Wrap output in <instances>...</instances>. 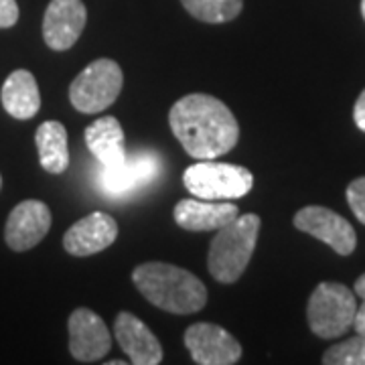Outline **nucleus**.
<instances>
[{
    "mask_svg": "<svg viewBox=\"0 0 365 365\" xmlns=\"http://www.w3.org/2000/svg\"><path fill=\"white\" fill-rule=\"evenodd\" d=\"M325 365H365V335H355L329 347L323 355Z\"/></svg>",
    "mask_w": 365,
    "mask_h": 365,
    "instance_id": "20",
    "label": "nucleus"
},
{
    "mask_svg": "<svg viewBox=\"0 0 365 365\" xmlns=\"http://www.w3.org/2000/svg\"><path fill=\"white\" fill-rule=\"evenodd\" d=\"M86 144L96 160L112 169L126 160V148H124V130L122 124L114 116L98 118L86 128Z\"/></svg>",
    "mask_w": 365,
    "mask_h": 365,
    "instance_id": "16",
    "label": "nucleus"
},
{
    "mask_svg": "<svg viewBox=\"0 0 365 365\" xmlns=\"http://www.w3.org/2000/svg\"><path fill=\"white\" fill-rule=\"evenodd\" d=\"M118 345L134 365H158L163 361V347L155 333L132 313H120L114 323Z\"/></svg>",
    "mask_w": 365,
    "mask_h": 365,
    "instance_id": "15",
    "label": "nucleus"
},
{
    "mask_svg": "<svg viewBox=\"0 0 365 365\" xmlns=\"http://www.w3.org/2000/svg\"><path fill=\"white\" fill-rule=\"evenodd\" d=\"M88 11L81 0H51L43 19V39L53 51L71 49L83 33Z\"/></svg>",
    "mask_w": 365,
    "mask_h": 365,
    "instance_id": "12",
    "label": "nucleus"
},
{
    "mask_svg": "<svg viewBox=\"0 0 365 365\" xmlns=\"http://www.w3.org/2000/svg\"><path fill=\"white\" fill-rule=\"evenodd\" d=\"M353 329L357 335H365V300L361 307H357V313H355V319H353Z\"/></svg>",
    "mask_w": 365,
    "mask_h": 365,
    "instance_id": "24",
    "label": "nucleus"
},
{
    "mask_svg": "<svg viewBox=\"0 0 365 365\" xmlns=\"http://www.w3.org/2000/svg\"><path fill=\"white\" fill-rule=\"evenodd\" d=\"M132 280L144 299L167 313H197L207 302L205 284L193 272L173 264H165V262L140 264L132 272Z\"/></svg>",
    "mask_w": 365,
    "mask_h": 365,
    "instance_id": "2",
    "label": "nucleus"
},
{
    "mask_svg": "<svg viewBox=\"0 0 365 365\" xmlns=\"http://www.w3.org/2000/svg\"><path fill=\"white\" fill-rule=\"evenodd\" d=\"M187 13L203 23H230L242 13V0H181Z\"/></svg>",
    "mask_w": 365,
    "mask_h": 365,
    "instance_id": "19",
    "label": "nucleus"
},
{
    "mask_svg": "<svg viewBox=\"0 0 365 365\" xmlns=\"http://www.w3.org/2000/svg\"><path fill=\"white\" fill-rule=\"evenodd\" d=\"M182 182L191 195L209 201L242 199L254 187V175L246 167L213 163V158L191 165L182 173Z\"/></svg>",
    "mask_w": 365,
    "mask_h": 365,
    "instance_id": "4",
    "label": "nucleus"
},
{
    "mask_svg": "<svg viewBox=\"0 0 365 365\" xmlns=\"http://www.w3.org/2000/svg\"><path fill=\"white\" fill-rule=\"evenodd\" d=\"M353 292L365 300V274H361V276L357 278V282H355V287H353Z\"/></svg>",
    "mask_w": 365,
    "mask_h": 365,
    "instance_id": "25",
    "label": "nucleus"
},
{
    "mask_svg": "<svg viewBox=\"0 0 365 365\" xmlns=\"http://www.w3.org/2000/svg\"><path fill=\"white\" fill-rule=\"evenodd\" d=\"M118 237V223L104 211H93L76 222L63 235V248L71 256H91L110 248Z\"/></svg>",
    "mask_w": 365,
    "mask_h": 365,
    "instance_id": "13",
    "label": "nucleus"
},
{
    "mask_svg": "<svg viewBox=\"0 0 365 365\" xmlns=\"http://www.w3.org/2000/svg\"><path fill=\"white\" fill-rule=\"evenodd\" d=\"M353 120L357 124V128L361 132H365V90L359 93L357 102H355V108H353Z\"/></svg>",
    "mask_w": 365,
    "mask_h": 365,
    "instance_id": "23",
    "label": "nucleus"
},
{
    "mask_svg": "<svg viewBox=\"0 0 365 365\" xmlns=\"http://www.w3.org/2000/svg\"><path fill=\"white\" fill-rule=\"evenodd\" d=\"M355 313V292L339 282H321L307 304L309 327L321 339H337L345 335L353 327Z\"/></svg>",
    "mask_w": 365,
    "mask_h": 365,
    "instance_id": "5",
    "label": "nucleus"
},
{
    "mask_svg": "<svg viewBox=\"0 0 365 365\" xmlns=\"http://www.w3.org/2000/svg\"><path fill=\"white\" fill-rule=\"evenodd\" d=\"M160 173V158L155 153H136L118 167L106 169L102 167L98 173V187L108 197H126L144 185L153 182Z\"/></svg>",
    "mask_w": 365,
    "mask_h": 365,
    "instance_id": "10",
    "label": "nucleus"
},
{
    "mask_svg": "<svg viewBox=\"0 0 365 365\" xmlns=\"http://www.w3.org/2000/svg\"><path fill=\"white\" fill-rule=\"evenodd\" d=\"M294 227L321 240L323 244L331 246L339 256H349L357 246V235L353 225L339 213L321 205H309L297 211Z\"/></svg>",
    "mask_w": 365,
    "mask_h": 365,
    "instance_id": "7",
    "label": "nucleus"
},
{
    "mask_svg": "<svg viewBox=\"0 0 365 365\" xmlns=\"http://www.w3.org/2000/svg\"><path fill=\"white\" fill-rule=\"evenodd\" d=\"M35 143H37V150H39L41 167L47 173L61 175L69 167L67 130L61 122H57V120L43 122L37 128Z\"/></svg>",
    "mask_w": 365,
    "mask_h": 365,
    "instance_id": "18",
    "label": "nucleus"
},
{
    "mask_svg": "<svg viewBox=\"0 0 365 365\" xmlns=\"http://www.w3.org/2000/svg\"><path fill=\"white\" fill-rule=\"evenodd\" d=\"M19 21L16 0H0V29H9Z\"/></svg>",
    "mask_w": 365,
    "mask_h": 365,
    "instance_id": "22",
    "label": "nucleus"
},
{
    "mask_svg": "<svg viewBox=\"0 0 365 365\" xmlns=\"http://www.w3.org/2000/svg\"><path fill=\"white\" fill-rule=\"evenodd\" d=\"M175 222L187 232H217L220 227L234 222L240 209L232 201H209V199H182L175 205Z\"/></svg>",
    "mask_w": 365,
    "mask_h": 365,
    "instance_id": "14",
    "label": "nucleus"
},
{
    "mask_svg": "<svg viewBox=\"0 0 365 365\" xmlns=\"http://www.w3.org/2000/svg\"><path fill=\"white\" fill-rule=\"evenodd\" d=\"M69 353L81 364H93L112 349V335L104 319L91 309H76L69 321Z\"/></svg>",
    "mask_w": 365,
    "mask_h": 365,
    "instance_id": "9",
    "label": "nucleus"
},
{
    "mask_svg": "<svg viewBox=\"0 0 365 365\" xmlns=\"http://www.w3.org/2000/svg\"><path fill=\"white\" fill-rule=\"evenodd\" d=\"M347 203L353 215L365 225V177H359L347 187Z\"/></svg>",
    "mask_w": 365,
    "mask_h": 365,
    "instance_id": "21",
    "label": "nucleus"
},
{
    "mask_svg": "<svg viewBox=\"0 0 365 365\" xmlns=\"http://www.w3.org/2000/svg\"><path fill=\"white\" fill-rule=\"evenodd\" d=\"M0 100L6 114L16 120H29L35 116L41 108V93L35 76L26 69L13 71L2 83Z\"/></svg>",
    "mask_w": 365,
    "mask_h": 365,
    "instance_id": "17",
    "label": "nucleus"
},
{
    "mask_svg": "<svg viewBox=\"0 0 365 365\" xmlns=\"http://www.w3.org/2000/svg\"><path fill=\"white\" fill-rule=\"evenodd\" d=\"M361 14H364L365 19V0H361Z\"/></svg>",
    "mask_w": 365,
    "mask_h": 365,
    "instance_id": "26",
    "label": "nucleus"
},
{
    "mask_svg": "<svg viewBox=\"0 0 365 365\" xmlns=\"http://www.w3.org/2000/svg\"><path fill=\"white\" fill-rule=\"evenodd\" d=\"M260 227V215L244 213L217 230L207 254V268L215 280L223 284L240 280L256 250Z\"/></svg>",
    "mask_w": 365,
    "mask_h": 365,
    "instance_id": "3",
    "label": "nucleus"
},
{
    "mask_svg": "<svg viewBox=\"0 0 365 365\" xmlns=\"http://www.w3.org/2000/svg\"><path fill=\"white\" fill-rule=\"evenodd\" d=\"M51 230V209L39 199H26L11 211L4 225V242L14 252H26L41 244Z\"/></svg>",
    "mask_w": 365,
    "mask_h": 365,
    "instance_id": "11",
    "label": "nucleus"
},
{
    "mask_svg": "<svg viewBox=\"0 0 365 365\" xmlns=\"http://www.w3.org/2000/svg\"><path fill=\"white\" fill-rule=\"evenodd\" d=\"M0 189H2V177H0Z\"/></svg>",
    "mask_w": 365,
    "mask_h": 365,
    "instance_id": "27",
    "label": "nucleus"
},
{
    "mask_svg": "<svg viewBox=\"0 0 365 365\" xmlns=\"http://www.w3.org/2000/svg\"><path fill=\"white\" fill-rule=\"evenodd\" d=\"M124 86V73L112 59H98L86 67L69 86V102L81 114H98L116 102Z\"/></svg>",
    "mask_w": 365,
    "mask_h": 365,
    "instance_id": "6",
    "label": "nucleus"
},
{
    "mask_svg": "<svg viewBox=\"0 0 365 365\" xmlns=\"http://www.w3.org/2000/svg\"><path fill=\"white\" fill-rule=\"evenodd\" d=\"M185 345L199 365H232L240 361L242 347L230 331L213 323H195L185 331Z\"/></svg>",
    "mask_w": 365,
    "mask_h": 365,
    "instance_id": "8",
    "label": "nucleus"
},
{
    "mask_svg": "<svg viewBox=\"0 0 365 365\" xmlns=\"http://www.w3.org/2000/svg\"><path fill=\"white\" fill-rule=\"evenodd\" d=\"M169 124L185 153L197 160L223 157L240 140V126L232 110L209 93L182 96L170 108Z\"/></svg>",
    "mask_w": 365,
    "mask_h": 365,
    "instance_id": "1",
    "label": "nucleus"
}]
</instances>
